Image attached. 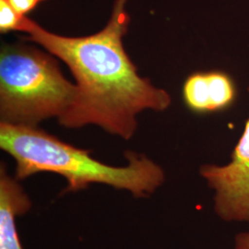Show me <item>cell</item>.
Instances as JSON below:
<instances>
[{"label": "cell", "mask_w": 249, "mask_h": 249, "mask_svg": "<svg viewBox=\"0 0 249 249\" xmlns=\"http://www.w3.org/2000/svg\"><path fill=\"white\" fill-rule=\"evenodd\" d=\"M127 0H116L112 15L98 33L82 37L58 36L26 17L20 32L65 63L76 80L75 99L58 118L67 128L94 124L128 141L138 128L137 116L145 110L164 111L169 93L139 75L124 50L123 37L130 18Z\"/></svg>", "instance_id": "obj_1"}, {"label": "cell", "mask_w": 249, "mask_h": 249, "mask_svg": "<svg viewBox=\"0 0 249 249\" xmlns=\"http://www.w3.org/2000/svg\"><path fill=\"white\" fill-rule=\"evenodd\" d=\"M0 148L15 160L19 181L39 173L55 174L67 181L62 194L101 184L147 198L165 181L164 171L145 154L126 151V165H109L37 126L1 122Z\"/></svg>", "instance_id": "obj_2"}, {"label": "cell", "mask_w": 249, "mask_h": 249, "mask_svg": "<svg viewBox=\"0 0 249 249\" xmlns=\"http://www.w3.org/2000/svg\"><path fill=\"white\" fill-rule=\"evenodd\" d=\"M77 93L52 54L25 45H9L0 53L2 123L36 126L65 114Z\"/></svg>", "instance_id": "obj_3"}, {"label": "cell", "mask_w": 249, "mask_h": 249, "mask_svg": "<svg viewBox=\"0 0 249 249\" xmlns=\"http://www.w3.org/2000/svg\"><path fill=\"white\" fill-rule=\"evenodd\" d=\"M199 174L214 191V212L219 218L228 223H249V118L231 161L205 164Z\"/></svg>", "instance_id": "obj_4"}, {"label": "cell", "mask_w": 249, "mask_h": 249, "mask_svg": "<svg viewBox=\"0 0 249 249\" xmlns=\"http://www.w3.org/2000/svg\"><path fill=\"white\" fill-rule=\"evenodd\" d=\"M237 95V85L231 75L218 70L192 73L182 88L185 105L196 114L228 110L235 104Z\"/></svg>", "instance_id": "obj_5"}, {"label": "cell", "mask_w": 249, "mask_h": 249, "mask_svg": "<svg viewBox=\"0 0 249 249\" xmlns=\"http://www.w3.org/2000/svg\"><path fill=\"white\" fill-rule=\"evenodd\" d=\"M33 207L19 180L11 177L5 164L0 167V249H23L17 230V218Z\"/></svg>", "instance_id": "obj_6"}, {"label": "cell", "mask_w": 249, "mask_h": 249, "mask_svg": "<svg viewBox=\"0 0 249 249\" xmlns=\"http://www.w3.org/2000/svg\"><path fill=\"white\" fill-rule=\"evenodd\" d=\"M26 15H21L11 7L8 0H0V32H20Z\"/></svg>", "instance_id": "obj_7"}, {"label": "cell", "mask_w": 249, "mask_h": 249, "mask_svg": "<svg viewBox=\"0 0 249 249\" xmlns=\"http://www.w3.org/2000/svg\"><path fill=\"white\" fill-rule=\"evenodd\" d=\"M11 7L21 15H26L43 0H8Z\"/></svg>", "instance_id": "obj_8"}, {"label": "cell", "mask_w": 249, "mask_h": 249, "mask_svg": "<svg viewBox=\"0 0 249 249\" xmlns=\"http://www.w3.org/2000/svg\"><path fill=\"white\" fill-rule=\"evenodd\" d=\"M233 249H249V231H242L235 235Z\"/></svg>", "instance_id": "obj_9"}]
</instances>
